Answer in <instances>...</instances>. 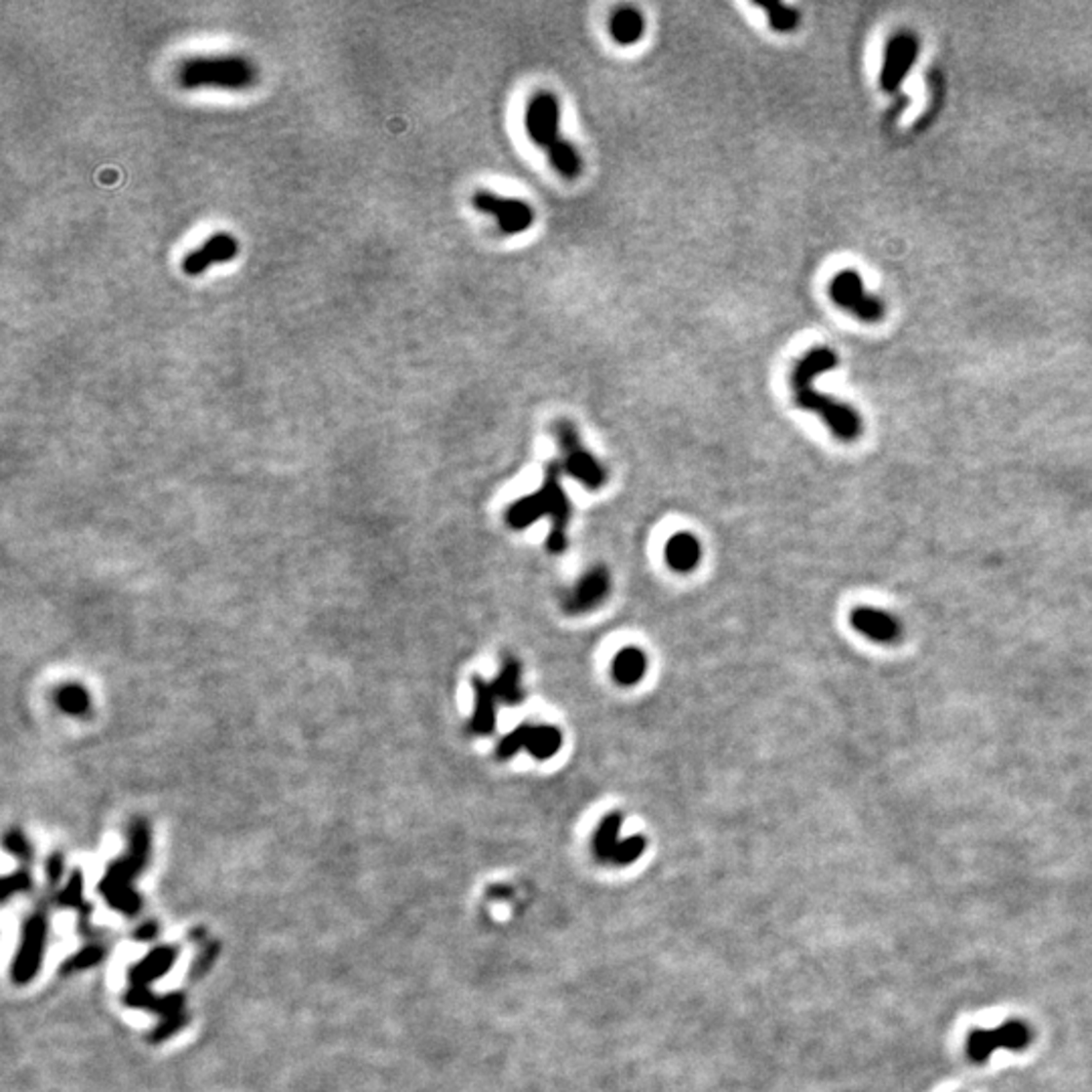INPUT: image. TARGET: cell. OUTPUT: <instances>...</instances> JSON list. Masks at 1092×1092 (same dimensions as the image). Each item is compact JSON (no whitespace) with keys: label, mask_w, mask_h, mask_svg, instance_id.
Wrapping results in <instances>:
<instances>
[{"label":"cell","mask_w":1092,"mask_h":1092,"mask_svg":"<svg viewBox=\"0 0 1092 1092\" xmlns=\"http://www.w3.org/2000/svg\"><path fill=\"white\" fill-rule=\"evenodd\" d=\"M838 363L839 359L832 348L815 346L807 350L794 365V369H791L789 385H791V395H794L800 409H805V411H811L822 417V421L832 431L836 440L843 444H852L860 440V435L864 431L860 413L848 403H841L834 397L817 393L813 387V380L819 374L836 369Z\"/></svg>","instance_id":"obj_1"},{"label":"cell","mask_w":1092,"mask_h":1092,"mask_svg":"<svg viewBox=\"0 0 1092 1092\" xmlns=\"http://www.w3.org/2000/svg\"><path fill=\"white\" fill-rule=\"evenodd\" d=\"M561 474H563L561 461L549 463L540 489L530 496L516 500L506 512V523L514 530H525L532 523H536L540 516H551L553 526H551L549 540H546V549H549L553 555L565 553V549L568 546L566 526L570 518V504L566 491L561 486Z\"/></svg>","instance_id":"obj_2"},{"label":"cell","mask_w":1092,"mask_h":1092,"mask_svg":"<svg viewBox=\"0 0 1092 1092\" xmlns=\"http://www.w3.org/2000/svg\"><path fill=\"white\" fill-rule=\"evenodd\" d=\"M176 77L182 90L243 92L255 86L257 67L243 55H201L184 59Z\"/></svg>","instance_id":"obj_3"},{"label":"cell","mask_w":1092,"mask_h":1092,"mask_svg":"<svg viewBox=\"0 0 1092 1092\" xmlns=\"http://www.w3.org/2000/svg\"><path fill=\"white\" fill-rule=\"evenodd\" d=\"M553 433L559 442L563 459L561 468L563 474L570 476L575 482L583 484L589 489L604 488L607 482V472L601 466V461L581 444V437L577 427L568 419H559L553 425Z\"/></svg>","instance_id":"obj_4"},{"label":"cell","mask_w":1092,"mask_h":1092,"mask_svg":"<svg viewBox=\"0 0 1092 1092\" xmlns=\"http://www.w3.org/2000/svg\"><path fill=\"white\" fill-rule=\"evenodd\" d=\"M830 297L841 310L854 314L862 322L877 324L884 318L886 306L880 297L866 293L862 276L854 269L838 271L830 282Z\"/></svg>","instance_id":"obj_5"},{"label":"cell","mask_w":1092,"mask_h":1092,"mask_svg":"<svg viewBox=\"0 0 1092 1092\" xmlns=\"http://www.w3.org/2000/svg\"><path fill=\"white\" fill-rule=\"evenodd\" d=\"M1032 1042V1030L1020 1020H1009L995 1030H971L965 1052L973 1062H986L997 1048L1022 1052Z\"/></svg>","instance_id":"obj_6"},{"label":"cell","mask_w":1092,"mask_h":1092,"mask_svg":"<svg viewBox=\"0 0 1092 1092\" xmlns=\"http://www.w3.org/2000/svg\"><path fill=\"white\" fill-rule=\"evenodd\" d=\"M563 747V734L551 724H521L508 732L498 743V759H512L518 751H526L538 760L555 757Z\"/></svg>","instance_id":"obj_7"},{"label":"cell","mask_w":1092,"mask_h":1092,"mask_svg":"<svg viewBox=\"0 0 1092 1092\" xmlns=\"http://www.w3.org/2000/svg\"><path fill=\"white\" fill-rule=\"evenodd\" d=\"M619 832H621L619 813H609L604 822L597 826L593 836V852L601 862L627 866L636 862L644 854L645 839L642 836L621 839Z\"/></svg>","instance_id":"obj_8"},{"label":"cell","mask_w":1092,"mask_h":1092,"mask_svg":"<svg viewBox=\"0 0 1092 1092\" xmlns=\"http://www.w3.org/2000/svg\"><path fill=\"white\" fill-rule=\"evenodd\" d=\"M472 205L484 213L491 214L498 221V227L504 235H518L525 233L534 223V211L528 203L521 199H506L491 190H476L472 197Z\"/></svg>","instance_id":"obj_9"},{"label":"cell","mask_w":1092,"mask_h":1092,"mask_svg":"<svg viewBox=\"0 0 1092 1092\" xmlns=\"http://www.w3.org/2000/svg\"><path fill=\"white\" fill-rule=\"evenodd\" d=\"M559 122H561V105L557 96L551 92H538L526 107L525 126L528 132V138L536 146L549 152L561 140H565L561 138Z\"/></svg>","instance_id":"obj_10"},{"label":"cell","mask_w":1092,"mask_h":1092,"mask_svg":"<svg viewBox=\"0 0 1092 1092\" xmlns=\"http://www.w3.org/2000/svg\"><path fill=\"white\" fill-rule=\"evenodd\" d=\"M918 55V39L911 31H900L886 43L884 63L880 71V86L884 92L894 94L903 86V79L911 71Z\"/></svg>","instance_id":"obj_11"},{"label":"cell","mask_w":1092,"mask_h":1092,"mask_svg":"<svg viewBox=\"0 0 1092 1092\" xmlns=\"http://www.w3.org/2000/svg\"><path fill=\"white\" fill-rule=\"evenodd\" d=\"M854 632L880 645H896L903 642V623L894 615L878 607H856L850 613Z\"/></svg>","instance_id":"obj_12"},{"label":"cell","mask_w":1092,"mask_h":1092,"mask_svg":"<svg viewBox=\"0 0 1092 1092\" xmlns=\"http://www.w3.org/2000/svg\"><path fill=\"white\" fill-rule=\"evenodd\" d=\"M239 254V241L231 233H214L203 241L201 248L188 252L182 259L186 276H201L216 263H227Z\"/></svg>","instance_id":"obj_13"},{"label":"cell","mask_w":1092,"mask_h":1092,"mask_svg":"<svg viewBox=\"0 0 1092 1092\" xmlns=\"http://www.w3.org/2000/svg\"><path fill=\"white\" fill-rule=\"evenodd\" d=\"M611 587L609 572L604 566H595L587 570L579 579V583L572 587V591L565 597V611L570 615H581L597 605L604 604Z\"/></svg>","instance_id":"obj_14"},{"label":"cell","mask_w":1092,"mask_h":1092,"mask_svg":"<svg viewBox=\"0 0 1092 1092\" xmlns=\"http://www.w3.org/2000/svg\"><path fill=\"white\" fill-rule=\"evenodd\" d=\"M472 686L476 694V708L470 721V730L478 736H488L496 728V713L500 702L496 700L489 682H486L482 676L472 678Z\"/></svg>","instance_id":"obj_15"},{"label":"cell","mask_w":1092,"mask_h":1092,"mask_svg":"<svg viewBox=\"0 0 1092 1092\" xmlns=\"http://www.w3.org/2000/svg\"><path fill=\"white\" fill-rule=\"evenodd\" d=\"M491 690L500 704L516 706L525 702V688H523V668L521 662L514 658H506L498 676L489 682Z\"/></svg>","instance_id":"obj_16"},{"label":"cell","mask_w":1092,"mask_h":1092,"mask_svg":"<svg viewBox=\"0 0 1092 1092\" xmlns=\"http://www.w3.org/2000/svg\"><path fill=\"white\" fill-rule=\"evenodd\" d=\"M702 557L700 540L690 532H678L666 544V561L676 572H690Z\"/></svg>","instance_id":"obj_17"},{"label":"cell","mask_w":1092,"mask_h":1092,"mask_svg":"<svg viewBox=\"0 0 1092 1092\" xmlns=\"http://www.w3.org/2000/svg\"><path fill=\"white\" fill-rule=\"evenodd\" d=\"M647 658L638 647H623L611 662V676L619 686H636L645 676Z\"/></svg>","instance_id":"obj_18"},{"label":"cell","mask_w":1092,"mask_h":1092,"mask_svg":"<svg viewBox=\"0 0 1092 1092\" xmlns=\"http://www.w3.org/2000/svg\"><path fill=\"white\" fill-rule=\"evenodd\" d=\"M609 31L619 45H634L644 37L645 20L640 11L632 7H623L613 13L609 20Z\"/></svg>","instance_id":"obj_19"},{"label":"cell","mask_w":1092,"mask_h":1092,"mask_svg":"<svg viewBox=\"0 0 1092 1092\" xmlns=\"http://www.w3.org/2000/svg\"><path fill=\"white\" fill-rule=\"evenodd\" d=\"M551 160V167L563 176V178H577L583 173V160L581 154L577 152V148L572 146L568 140H561L555 148H551L546 152Z\"/></svg>","instance_id":"obj_20"},{"label":"cell","mask_w":1092,"mask_h":1092,"mask_svg":"<svg viewBox=\"0 0 1092 1092\" xmlns=\"http://www.w3.org/2000/svg\"><path fill=\"white\" fill-rule=\"evenodd\" d=\"M757 5L767 13L771 29L777 33L796 31L801 22V15L798 9H791L781 3H757Z\"/></svg>","instance_id":"obj_21"},{"label":"cell","mask_w":1092,"mask_h":1092,"mask_svg":"<svg viewBox=\"0 0 1092 1092\" xmlns=\"http://www.w3.org/2000/svg\"><path fill=\"white\" fill-rule=\"evenodd\" d=\"M58 704L69 715H86L90 710L88 690L75 684L65 686L58 692Z\"/></svg>","instance_id":"obj_22"}]
</instances>
